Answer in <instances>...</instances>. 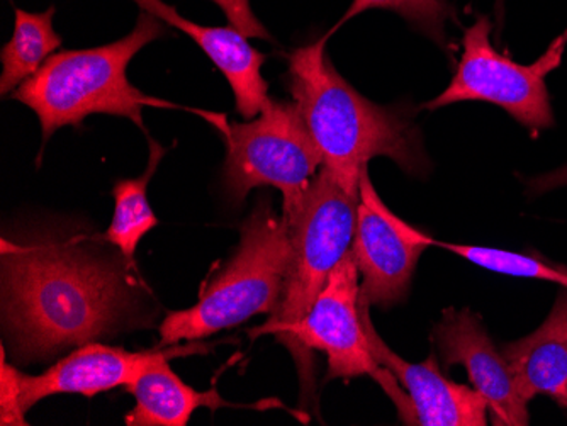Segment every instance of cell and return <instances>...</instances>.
Listing matches in <instances>:
<instances>
[{
	"label": "cell",
	"mask_w": 567,
	"mask_h": 426,
	"mask_svg": "<svg viewBox=\"0 0 567 426\" xmlns=\"http://www.w3.org/2000/svg\"><path fill=\"white\" fill-rule=\"evenodd\" d=\"M226 142L223 180L235 202H244L257 187L282 193V216L291 221L323 167L320 152L295 103L269 98L250 123H221Z\"/></svg>",
	"instance_id": "6"
},
{
	"label": "cell",
	"mask_w": 567,
	"mask_h": 426,
	"mask_svg": "<svg viewBox=\"0 0 567 426\" xmlns=\"http://www.w3.org/2000/svg\"><path fill=\"white\" fill-rule=\"evenodd\" d=\"M162 22L143 11L132 33L114 43L51 55L12 98L34 111L44 142L56 129L79 126L92 114L127 117L146 133L143 107L172 104L140 92L127 81L126 70L146 44L164 37Z\"/></svg>",
	"instance_id": "3"
},
{
	"label": "cell",
	"mask_w": 567,
	"mask_h": 426,
	"mask_svg": "<svg viewBox=\"0 0 567 426\" xmlns=\"http://www.w3.org/2000/svg\"><path fill=\"white\" fill-rule=\"evenodd\" d=\"M14 31L9 43L0 50L2 75L0 94H14L25 81L37 75L63 40L53 28L55 8L44 12L14 11Z\"/></svg>",
	"instance_id": "16"
},
{
	"label": "cell",
	"mask_w": 567,
	"mask_h": 426,
	"mask_svg": "<svg viewBox=\"0 0 567 426\" xmlns=\"http://www.w3.org/2000/svg\"><path fill=\"white\" fill-rule=\"evenodd\" d=\"M525 401L549 396L567 408V289L532 335L502 349Z\"/></svg>",
	"instance_id": "14"
},
{
	"label": "cell",
	"mask_w": 567,
	"mask_h": 426,
	"mask_svg": "<svg viewBox=\"0 0 567 426\" xmlns=\"http://www.w3.org/2000/svg\"><path fill=\"white\" fill-rule=\"evenodd\" d=\"M328 37L289 55L288 89L323 167L359 197L360 174L375 157H388L406 174L425 175L430 164L419 129L401 111L359 94L331 65Z\"/></svg>",
	"instance_id": "2"
},
{
	"label": "cell",
	"mask_w": 567,
	"mask_h": 426,
	"mask_svg": "<svg viewBox=\"0 0 567 426\" xmlns=\"http://www.w3.org/2000/svg\"><path fill=\"white\" fill-rule=\"evenodd\" d=\"M177 354H186V350L127 352L121 346L85 343L43 374L25 375L19 372V406L25 415L41 399L56 394L92 397L104 391L127 387L138 380L150 364Z\"/></svg>",
	"instance_id": "12"
},
{
	"label": "cell",
	"mask_w": 567,
	"mask_h": 426,
	"mask_svg": "<svg viewBox=\"0 0 567 426\" xmlns=\"http://www.w3.org/2000/svg\"><path fill=\"white\" fill-rule=\"evenodd\" d=\"M164 155L165 148L150 138L146 170L136 179L117 180L114 186V216L104 240L120 248L127 262H133L140 241L158 225L157 216L150 208L148 184Z\"/></svg>",
	"instance_id": "17"
},
{
	"label": "cell",
	"mask_w": 567,
	"mask_h": 426,
	"mask_svg": "<svg viewBox=\"0 0 567 426\" xmlns=\"http://www.w3.org/2000/svg\"><path fill=\"white\" fill-rule=\"evenodd\" d=\"M221 8L228 19L229 27L235 28L238 33L247 38H259L270 40L269 31L251 11L250 0H213Z\"/></svg>",
	"instance_id": "20"
},
{
	"label": "cell",
	"mask_w": 567,
	"mask_h": 426,
	"mask_svg": "<svg viewBox=\"0 0 567 426\" xmlns=\"http://www.w3.org/2000/svg\"><path fill=\"white\" fill-rule=\"evenodd\" d=\"M433 340L445 368H466L474 389L487 401L496 425H528V403L518 393L515 375L473 311H444L433 330Z\"/></svg>",
	"instance_id": "10"
},
{
	"label": "cell",
	"mask_w": 567,
	"mask_h": 426,
	"mask_svg": "<svg viewBox=\"0 0 567 426\" xmlns=\"http://www.w3.org/2000/svg\"><path fill=\"white\" fill-rule=\"evenodd\" d=\"M2 425H28L19 406V371L6 362L2 350Z\"/></svg>",
	"instance_id": "21"
},
{
	"label": "cell",
	"mask_w": 567,
	"mask_h": 426,
	"mask_svg": "<svg viewBox=\"0 0 567 426\" xmlns=\"http://www.w3.org/2000/svg\"><path fill=\"white\" fill-rule=\"evenodd\" d=\"M489 37L492 21L481 15L462 38V56L454 79L441 95L425 104L426 110L481 101L502 107L527 128H550L554 113L546 77L563 59L567 31L534 65H520L496 52Z\"/></svg>",
	"instance_id": "7"
},
{
	"label": "cell",
	"mask_w": 567,
	"mask_h": 426,
	"mask_svg": "<svg viewBox=\"0 0 567 426\" xmlns=\"http://www.w3.org/2000/svg\"><path fill=\"white\" fill-rule=\"evenodd\" d=\"M360 316L372 357L396 377L415 409L420 426H484L487 425V401L474 387L452 383L441 372L435 355L423 364L403 361L385 345L371 320V304L360 298Z\"/></svg>",
	"instance_id": "11"
},
{
	"label": "cell",
	"mask_w": 567,
	"mask_h": 426,
	"mask_svg": "<svg viewBox=\"0 0 567 426\" xmlns=\"http://www.w3.org/2000/svg\"><path fill=\"white\" fill-rule=\"evenodd\" d=\"M564 186H567V165L557 168V170L549 172V174L538 175V177L528 183V187H530L534 194H546L549 190Z\"/></svg>",
	"instance_id": "22"
},
{
	"label": "cell",
	"mask_w": 567,
	"mask_h": 426,
	"mask_svg": "<svg viewBox=\"0 0 567 426\" xmlns=\"http://www.w3.org/2000/svg\"><path fill=\"white\" fill-rule=\"evenodd\" d=\"M289 257V222L276 215L269 199H262L245 219L237 252L204 285L197 304L168 313L162 321V346L206 339L255 314L272 316L279 306Z\"/></svg>",
	"instance_id": "4"
},
{
	"label": "cell",
	"mask_w": 567,
	"mask_h": 426,
	"mask_svg": "<svg viewBox=\"0 0 567 426\" xmlns=\"http://www.w3.org/2000/svg\"><path fill=\"white\" fill-rule=\"evenodd\" d=\"M171 359L153 362L126 387L136 401L135 408L126 416V425L186 426L193 413L203 406L213 412L229 406L216 387L200 393L183 383L168 365Z\"/></svg>",
	"instance_id": "15"
},
{
	"label": "cell",
	"mask_w": 567,
	"mask_h": 426,
	"mask_svg": "<svg viewBox=\"0 0 567 426\" xmlns=\"http://www.w3.org/2000/svg\"><path fill=\"white\" fill-rule=\"evenodd\" d=\"M359 197L350 196L328 168L309 186L298 215L289 221L291 257L276 313L250 333L276 335L284 345L313 306L339 263L352 248Z\"/></svg>",
	"instance_id": "5"
},
{
	"label": "cell",
	"mask_w": 567,
	"mask_h": 426,
	"mask_svg": "<svg viewBox=\"0 0 567 426\" xmlns=\"http://www.w3.org/2000/svg\"><path fill=\"white\" fill-rule=\"evenodd\" d=\"M567 289V288H566Z\"/></svg>",
	"instance_id": "23"
},
{
	"label": "cell",
	"mask_w": 567,
	"mask_h": 426,
	"mask_svg": "<svg viewBox=\"0 0 567 426\" xmlns=\"http://www.w3.org/2000/svg\"><path fill=\"white\" fill-rule=\"evenodd\" d=\"M140 9L157 15L174 30L193 38L194 43L209 56L216 69L225 75L235 94L237 111L245 120H254L269 103V85L262 77L266 55L248 43V38L235 28H213L196 24L164 0H133Z\"/></svg>",
	"instance_id": "13"
},
{
	"label": "cell",
	"mask_w": 567,
	"mask_h": 426,
	"mask_svg": "<svg viewBox=\"0 0 567 426\" xmlns=\"http://www.w3.org/2000/svg\"><path fill=\"white\" fill-rule=\"evenodd\" d=\"M359 269L352 256H347L331 272L313 306L296 324L288 349L301 372L309 364L311 350L327 354L328 380H352L371 375L375 381L384 367L372 357L360 316Z\"/></svg>",
	"instance_id": "9"
},
{
	"label": "cell",
	"mask_w": 567,
	"mask_h": 426,
	"mask_svg": "<svg viewBox=\"0 0 567 426\" xmlns=\"http://www.w3.org/2000/svg\"><path fill=\"white\" fill-rule=\"evenodd\" d=\"M371 9H388V11L398 12L439 43H444L445 22L454 15V9L451 8L447 0H353L339 27H342L343 22L349 19L371 11Z\"/></svg>",
	"instance_id": "19"
},
{
	"label": "cell",
	"mask_w": 567,
	"mask_h": 426,
	"mask_svg": "<svg viewBox=\"0 0 567 426\" xmlns=\"http://www.w3.org/2000/svg\"><path fill=\"white\" fill-rule=\"evenodd\" d=\"M6 329L21 359H44L107 335L132 304L111 263L70 245L2 248Z\"/></svg>",
	"instance_id": "1"
},
{
	"label": "cell",
	"mask_w": 567,
	"mask_h": 426,
	"mask_svg": "<svg viewBox=\"0 0 567 426\" xmlns=\"http://www.w3.org/2000/svg\"><path fill=\"white\" fill-rule=\"evenodd\" d=\"M435 247L444 248L455 256L466 259L474 266L492 270L496 273H505L513 278L537 279V281L556 282L567 288V269L560 266H550L540 259L522 253L506 252L499 248L476 247V245H457L436 241Z\"/></svg>",
	"instance_id": "18"
},
{
	"label": "cell",
	"mask_w": 567,
	"mask_h": 426,
	"mask_svg": "<svg viewBox=\"0 0 567 426\" xmlns=\"http://www.w3.org/2000/svg\"><path fill=\"white\" fill-rule=\"evenodd\" d=\"M429 247H435V240L382 202L365 167L360 174L355 235L350 248L362 278L360 298L381 308L403 301L420 257Z\"/></svg>",
	"instance_id": "8"
}]
</instances>
